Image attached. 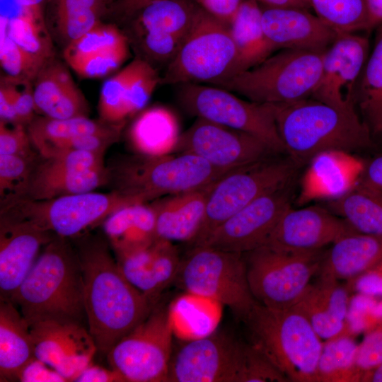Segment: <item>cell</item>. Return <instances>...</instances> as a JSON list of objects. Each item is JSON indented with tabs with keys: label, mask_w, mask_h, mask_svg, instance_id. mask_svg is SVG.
Here are the masks:
<instances>
[{
	"label": "cell",
	"mask_w": 382,
	"mask_h": 382,
	"mask_svg": "<svg viewBox=\"0 0 382 382\" xmlns=\"http://www.w3.org/2000/svg\"><path fill=\"white\" fill-rule=\"evenodd\" d=\"M76 250L83 273L87 328L98 352L106 356L150 314L158 301L127 280L103 239L81 241Z\"/></svg>",
	"instance_id": "cell-1"
},
{
	"label": "cell",
	"mask_w": 382,
	"mask_h": 382,
	"mask_svg": "<svg viewBox=\"0 0 382 382\" xmlns=\"http://www.w3.org/2000/svg\"><path fill=\"white\" fill-rule=\"evenodd\" d=\"M270 105L285 152L300 167L324 153L347 154L374 146L370 128L356 110L312 98Z\"/></svg>",
	"instance_id": "cell-2"
},
{
	"label": "cell",
	"mask_w": 382,
	"mask_h": 382,
	"mask_svg": "<svg viewBox=\"0 0 382 382\" xmlns=\"http://www.w3.org/2000/svg\"><path fill=\"white\" fill-rule=\"evenodd\" d=\"M66 239L56 236L45 245L12 299L29 326L57 321L87 327L82 270Z\"/></svg>",
	"instance_id": "cell-3"
},
{
	"label": "cell",
	"mask_w": 382,
	"mask_h": 382,
	"mask_svg": "<svg viewBox=\"0 0 382 382\" xmlns=\"http://www.w3.org/2000/svg\"><path fill=\"white\" fill-rule=\"evenodd\" d=\"M250 342L288 380L317 382L323 341L294 309L274 308L257 301L241 320Z\"/></svg>",
	"instance_id": "cell-4"
},
{
	"label": "cell",
	"mask_w": 382,
	"mask_h": 382,
	"mask_svg": "<svg viewBox=\"0 0 382 382\" xmlns=\"http://www.w3.org/2000/svg\"><path fill=\"white\" fill-rule=\"evenodd\" d=\"M229 171L218 168L191 154H137L117 163L108 170V175L114 191L137 203H146L204 187Z\"/></svg>",
	"instance_id": "cell-5"
},
{
	"label": "cell",
	"mask_w": 382,
	"mask_h": 382,
	"mask_svg": "<svg viewBox=\"0 0 382 382\" xmlns=\"http://www.w3.org/2000/svg\"><path fill=\"white\" fill-rule=\"evenodd\" d=\"M325 52L282 49L214 86L262 104H283L311 98L320 79Z\"/></svg>",
	"instance_id": "cell-6"
},
{
	"label": "cell",
	"mask_w": 382,
	"mask_h": 382,
	"mask_svg": "<svg viewBox=\"0 0 382 382\" xmlns=\"http://www.w3.org/2000/svg\"><path fill=\"white\" fill-rule=\"evenodd\" d=\"M174 282L191 294L224 304L240 320L257 302L249 286L244 255L239 253L191 247L181 258Z\"/></svg>",
	"instance_id": "cell-7"
},
{
	"label": "cell",
	"mask_w": 382,
	"mask_h": 382,
	"mask_svg": "<svg viewBox=\"0 0 382 382\" xmlns=\"http://www.w3.org/2000/svg\"><path fill=\"white\" fill-rule=\"evenodd\" d=\"M237 52L228 23L199 7L190 32L169 62L163 84L216 85L233 76Z\"/></svg>",
	"instance_id": "cell-8"
},
{
	"label": "cell",
	"mask_w": 382,
	"mask_h": 382,
	"mask_svg": "<svg viewBox=\"0 0 382 382\" xmlns=\"http://www.w3.org/2000/svg\"><path fill=\"white\" fill-rule=\"evenodd\" d=\"M300 167L277 154L230 170L212 186L205 216L191 247L202 245L223 222L260 196L296 178Z\"/></svg>",
	"instance_id": "cell-9"
},
{
	"label": "cell",
	"mask_w": 382,
	"mask_h": 382,
	"mask_svg": "<svg viewBox=\"0 0 382 382\" xmlns=\"http://www.w3.org/2000/svg\"><path fill=\"white\" fill-rule=\"evenodd\" d=\"M136 203L114 190L110 193L92 191L43 200L19 198L4 204L1 214L68 238L104 221L116 210Z\"/></svg>",
	"instance_id": "cell-10"
},
{
	"label": "cell",
	"mask_w": 382,
	"mask_h": 382,
	"mask_svg": "<svg viewBox=\"0 0 382 382\" xmlns=\"http://www.w3.org/2000/svg\"><path fill=\"white\" fill-rule=\"evenodd\" d=\"M324 251L296 252L262 246L243 253L250 291L258 303L289 308L318 274Z\"/></svg>",
	"instance_id": "cell-11"
},
{
	"label": "cell",
	"mask_w": 382,
	"mask_h": 382,
	"mask_svg": "<svg viewBox=\"0 0 382 382\" xmlns=\"http://www.w3.org/2000/svg\"><path fill=\"white\" fill-rule=\"evenodd\" d=\"M169 308L157 303L150 314L107 354L108 363L126 382H167L173 353Z\"/></svg>",
	"instance_id": "cell-12"
},
{
	"label": "cell",
	"mask_w": 382,
	"mask_h": 382,
	"mask_svg": "<svg viewBox=\"0 0 382 382\" xmlns=\"http://www.w3.org/2000/svg\"><path fill=\"white\" fill-rule=\"evenodd\" d=\"M178 99L189 113L250 134L279 154H286L270 104L243 99L222 87L202 83L179 85Z\"/></svg>",
	"instance_id": "cell-13"
},
{
	"label": "cell",
	"mask_w": 382,
	"mask_h": 382,
	"mask_svg": "<svg viewBox=\"0 0 382 382\" xmlns=\"http://www.w3.org/2000/svg\"><path fill=\"white\" fill-rule=\"evenodd\" d=\"M246 345L224 331L186 342L173 351L167 382H241Z\"/></svg>",
	"instance_id": "cell-14"
},
{
	"label": "cell",
	"mask_w": 382,
	"mask_h": 382,
	"mask_svg": "<svg viewBox=\"0 0 382 382\" xmlns=\"http://www.w3.org/2000/svg\"><path fill=\"white\" fill-rule=\"evenodd\" d=\"M174 152L197 156L227 170L283 154L250 134L201 117L181 133Z\"/></svg>",
	"instance_id": "cell-15"
},
{
	"label": "cell",
	"mask_w": 382,
	"mask_h": 382,
	"mask_svg": "<svg viewBox=\"0 0 382 382\" xmlns=\"http://www.w3.org/2000/svg\"><path fill=\"white\" fill-rule=\"evenodd\" d=\"M294 180L237 212L201 245L242 254L263 246L283 214L291 207Z\"/></svg>",
	"instance_id": "cell-16"
},
{
	"label": "cell",
	"mask_w": 382,
	"mask_h": 382,
	"mask_svg": "<svg viewBox=\"0 0 382 382\" xmlns=\"http://www.w3.org/2000/svg\"><path fill=\"white\" fill-rule=\"evenodd\" d=\"M369 50L366 37L339 34L325 52L320 79L311 98L338 108L356 110L357 86Z\"/></svg>",
	"instance_id": "cell-17"
},
{
	"label": "cell",
	"mask_w": 382,
	"mask_h": 382,
	"mask_svg": "<svg viewBox=\"0 0 382 382\" xmlns=\"http://www.w3.org/2000/svg\"><path fill=\"white\" fill-rule=\"evenodd\" d=\"M37 358L61 374L67 381H75L93 362L98 352L86 325L43 321L29 326Z\"/></svg>",
	"instance_id": "cell-18"
},
{
	"label": "cell",
	"mask_w": 382,
	"mask_h": 382,
	"mask_svg": "<svg viewBox=\"0 0 382 382\" xmlns=\"http://www.w3.org/2000/svg\"><path fill=\"white\" fill-rule=\"evenodd\" d=\"M354 232L345 219L326 207H291L283 214L263 246L288 251H316Z\"/></svg>",
	"instance_id": "cell-19"
},
{
	"label": "cell",
	"mask_w": 382,
	"mask_h": 382,
	"mask_svg": "<svg viewBox=\"0 0 382 382\" xmlns=\"http://www.w3.org/2000/svg\"><path fill=\"white\" fill-rule=\"evenodd\" d=\"M57 235L27 221L1 214L0 298L12 301L38 257Z\"/></svg>",
	"instance_id": "cell-20"
},
{
	"label": "cell",
	"mask_w": 382,
	"mask_h": 382,
	"mask_svg": "<svg viewBox=\"0 0 382 382\" xmlns=\"http://www.w3.org/2000/svg\"><path fill=\"white\" fill-rule=\"evenodd\" d=\"M263 30L274 50H326L338 33L308 10L299 8H262Z\"/></svg>",
	"instance_id": "cell-21"
},
{
	"label": "cell",
	"mask_w": 382,
	"mask_h": 382,
	"mask_svg": "<svg viewBox=\"0 0 382 382\" xmlns=\"http://www.w3.org/2000/svg\"><path fill=\"white\" fill-rule=\"evenodd\" d=\"M127 280L152 300L174 282L181 257L173 242L157 238L151 245L115 255Z\"/></svg>",
	"instance_id": "cell-22"
},
{
	"label": "cell",
	"mask_w": 382,
	"mask_h": 382,
	"mask_svg": "<svg viewBox=\"0 0 382 382\" xmlns=\"http://www.w3.org/2000/svg\"><path fill=\"white\" fill-rule=\"evenodd\" d=\"M349 292L339 281L319 278L291 307L301 313L324 342L347 333Z\"/></svg>",
	"instance_id": "cell-23"
},
{
	"label": "cell",
	"mask_w": 382,
	"mask_h": 382,
	"mask_svg": "<svg viewBox=\"0 0 382 382\" xmlns=\"http://www.w3.org/2000/svg\"><path fill=\"white\" fill-rule=\"evenodd\" d=\"M214 183L154 200L151 205L156 216V237L190 244L203 223L208 195Z\"/></svg>",
	"instance_id": "cell-24"
},
{
	"label": "cell",
	"mask_w": 382,
	"mask_h": 382,
	"mask_svg": "<svg viewBox=\"0 0 382 382\" xmlns=\"http://www.w3.org/2000/svg\"><path fill=\"white\" fill-rule=\"evenodd\" d=\"M35 80V109L44 116L55 119L87 117L86 100L62 64L51 59Z\"/></svg>",
	"instance_id": "cell-25"
},
{
	"label": "cell",
	"mask_w": 382,
	"mask_h": 382,
	"mask_svg": "<svg viewBox=\"0 0 382 382\" xmlns=\"http://www.w3.org/2000/svg\"><path fill=\"white\" fill-rule=\"evenodd\" d=\"M382 262V236L354 232L324 251L319 278L352 280Z\"/></svg>",
	"instance_id": "cell-26"
},
{
	"label": "cell",
	"mask_w": 382,
	"mask_h": 382,
	"mask_svg": "<svg viewBox=\"0 0 382 382\" xmlns=\"http://www.w3.org/2000/svg\"><path fill=\"white\" fill-rule=\"evenodd\" d=\"M35 357L29 325L9 299L0 298V381H14Z\"/></svg>",
	"instance_id": "cell-27"
},
{
	"label": "cell",
	"mask_w": 382,
	"mask_h": 382,
	"mask_svg": "<svg viewBox=\"0 0 382 382\" xmlns=\"http://www.w3.org/2000/svg\"><path fill=\"white\" fill-rule=\"evenodd\" d=\"M228 27L237 52L234 75L256 66L275 51L263 30L262 8L255 0H243Z\"/></svg>",
	"instance_id": "cell-28"
},
{
	"label": "cell",
	"mask_w": 382,
	"mask_h": 382,
	"mask_svg": "<svg viewBox=\"0 0 382 382\" xmlns=\"http://www.w3.org/2000/svg\"><path fill=\"white\" fill-rule=\"evenodd\" d=\"M103 230L115 255L148 246L158 238L155 213L146 203L116 210L103 221Z\"/></svg>",
	"instance_id": "cell-29"
},
{
	"label": "cell",
	"mask_w": 382,
	"mask_h": 382,
	"mask_svg": "<svg viewBox=\"0 0 382 382\" xmlns=\"http://www.w3.org/2000/svg\"><path fill=\"white\" fill-rule=\"evenodd\" d=\"M175 114L163 106L142 111L129 132L131 146L138 154L163 156L174 152L180 136Z\"/></svg>",
	"instance_id": "cell-30"
},
{
	"label": "cell",
	"mask_w": 382,
	"mask_h": 382,
	"mask_svg": "<svg viewBox=\"0 0 382 382\" xmlns=\"http://www.w3.org/2000/svg\"><path fill=\"white\" fill-rule=\"evenodd\" d=\"M326 208L357 232L382 236V191L356 183Z\"/></svg>",
	"instance_id": "cell-31"
},
{
	"label": "cell",
	"mask_w": 382,
	"mask_h": 382,
	"mask_svg": "<svg viewBox=\"0 0 382 382\" xmlns=\"http://www.w3.org/2000/svg\"><path fill=\"white\" fill-rule=\"evenodd\" d=\"M108 180L106 168L72 172L50 170L38 166L33 171L24 197L43 200L92 192Z\"/></svg>",
	"instance_id": "cell-32"
},
{
	"label": "cell",
	"mask_w": 382,
	"mask_h": 382,
	"mask_svg": "<svg viewBox=\"0 0 382 382\" xmlns=\"http://www.w3.org/2000/svg\"><path fill=\"white\" fill-rule=\"evenodd\" d=\"M199 7L190 0H152L141 10L139 21L144 32H156L184 41Z\"/></svg>",
	"instance_id": "cell-33"
},
{
	"label": "cell",
	"mask_w": 382,
	"mask_h": 382,
	"mask_svg": "<svg viewBox=\"0 0 382 382\" xmlns=\"http://www.w3.org/2000/svg\"><path fill=\"white\" fill-rule=\"evenodd\" d=\"M125 123L112 125L88 117L55 119L34 117L28 124V133L37 150L54 143L86 134H107L121 132Z\"/></svg>",
	"instance_id": "cell-34"
},
{
	"label": "cell",
	"mask_w": 382,
	"mask_h": 382,
	"mask_svg": "<svg viewBox=\"0 0 382 382\" xmlns=\"http://www.w3.org/2000/svg\"><path fill=\"white\" fill-rule=\"evenodd\" d=\"M369 127L379 132L382 122V24L360 77L356 95Z\"/></svg>",
	"instance_id": "cell-35"
},
{
	"label": "cell",
	"mask_w": 382,
	"mask_h": 382,
	"mask_svg": "<svg viewBox=\"0 0 382 382\" xmlns=\"http://www.w3.org/2000/svg\"><path fill=\"white\" fill-rule=\"evenodd\" d=\"M357 347L347 333L324 341L317 366V382L361 381L355 366Z\"/></svg>",
	"instance_id": "cell-36"
},
{
	"label": "cell",
	"mask_w": 382,
	"mask_h": 382,
	"mask_svg": "<svg viewBox=\"0 0 382 382\" xmlns=\"http://www.w3.org/2000/svg\"><path fill=\"white\" fill-rule=\"evenodd\" d=\"M310 8L338 34L369 30L366 0H308Z\"/></svg>",
	"instance_id": "cell-37"
},
{
	"label": "cell",
	"mask_w": 382,
	"mask_h": 382,
	"mask_svg": "<svg viewBox=\"0 0 382 382\" xmlns=\"http://www.w3.org/2000/svg\"><path fill=\"white\" fill-rule=\"evenodd\" d=\"M21 8L18 15L6 17L8 35L27 52L44 60H50L52 46L42 22L41 10Z\"/></svg>",
	"instance_id": "cell-38"
},
{
	"label": "cell",
	"mask_w": 382,
	"mask_h": 382,
	"mask_svg": "<svg viewBox=\"0 0 382 382\" xmlns=\"http://www.w3.org/2000/svg\"><path fill=\"white\" fill-rule=\"evenodd\" d=\"M106 0H56V24L68 44L77 40L100 22Z\"/></svg>",
	"instance_id": "cell-39"
},
{
	"label": "cell",
	"mask_w": 382,
	"mask_h": 382,
	"mask_svg": "<svg viewBox=\"0 0 382 382\" xmlns=\"http://www.w3.org/2000/svg\"><path fill=\"white\" fill-rule=\"evenodd\" d=\"M139 60H133L103 83L98 101V112L101 121L118 125L125 123L129 117L126 106L127 91Z\"/></svg>",
	"instance_id": "cell-40"
},
{
	"label": "cell",
	"mask_w": 382,
	"mask_h": 382,
	"mask_svg": "<svg viewBox=\"0 0 382 382\" xmlns=\"http://www.w3.org/2000/svg\"><path fill=\"white\" fill-rule=\"evenodd\" d=\"M5 15H1L0 62L8 76L32 81L48 62L27 52L7 34Z\"/></svg>",
	"instance_id": "cell-41"
},
{
	"label": "cell",
	"mask_w": 382,
	"mask_h": 382,
	"mask_svg": "<svg viewBox=\"0 0 382 382\" xmlns=\"http://www.w3.org/2000/svg\"><path fill=\"white\" fill-rule=\"evenodd\" d=\"M128 44L115 25L99 23L76 40L69 42L64 56L67 63Z\"/></svg>",
	"instance_id": "cell-42"
},
{
	"label": "cell",
	"mask_w": 382,
	"mask_h": 382,
	"mask_svg": "<svg viewBox=\"0 0 382 382\" xmlns=\"http://www.w3.org/2000/svg\"><path fill=\"white\" fill-rule=\"evenodd\" d=\"M35 158L0 155V195L3 204L24 197L33 171Z\"/></svg>",
	"instance_id": "cell-43"
},
{
	"label": "cell",
	"mask_w": 382,
	"mask_h": 382,
	"mask_svg": "<svg viewBox=\"0 0 382 382\" xmlns=\"http://www.w3.org/2000/svg\"><path fill=\"white\" fill-rule=\"evenodd\" d=\"M161 77L148 62L139 59L127 91L126 106L129 117L141 111L149 102Z\"/></svg>",
	"instance_id": "cell-44"
},
{
	"label": "cell",
	"mask_w": 382,
	"mask_h": 382,
	"mask_svg": "<svg viewBox=\"0 0 382 382\" xmlns=\"http://www.w3.org/2000/svg\"><path fill=\"white\" fill-rule=\"evenodd\" d=\"M129 54L128 44L97 53L68 64L81 77L96 79L105 76L117 69Z\"/></svg>",
	"instance_id": "cell-45"
},
{
	"label": "cell",
	"mask_w": 382,
	"mask_h": 382,
	"mask_svg": "<svg viewBox=\"0 0 382 382\" xmlns=\"http://www.w3.org/2000/svg\"><path fill=\"white\" fill-rule=\"evenodd\" d=\"M104 154L85 151H69L45 158L39 166L45 169L57 171L80 172L102 170Z\"/></svg>",
	"instance_id": "cell-46"
},
{
	"label": "cell",
	"mask_w": 382,
	"mask_h": 382,
	"mask_svg": "<svg viewBox=\"0 0 382 382\" xmlns=\"http://www.w3.org/2000/svg\"><path fill=\"white\" fill-rule=\"evenodd\" d=\"M120 133L80 135L47 145L39 149L38 151L45 158L69 151L104 154L108 147L117 141Z\"/></svg>",
	"instance_id": "cell-47"
},
{
	"label": "cell",
	"mask_w": 382,
	"mask_h": 382,
	"mask_svg": "<svg viewBox=\"0 0 382 382\" xmlns=\"http://www.w3.org/2000/svg\"><path fill=\"white\" fill-rule=\"evenodd\" d=\"M382 364V323L372 329L358 345L355 366L363 376Z\"/></svg>",
	"instance_id": "cell-48"
},
{
	"label": "cell",
	"mask_w": 382,
	"mask_h": 382,
	"mask_svg": "<svg viewBox=\"0 0 382 382\" xmlns=\"http://www.w3.org/2000/svg\"><path fill=\"white\" fill-rule=\"evenodd\" d=\"M31 144L24 125L0 120V155L35 158Z\"/></svg>",
	"instance_id": "cell-49"
},
{
	"label": "cell",
	"mask_w": 382,
	"mask_h": 382,
	"mask_svg": "<svg viewBox=\"0 0 382 382\" xmlns=\"http://www.w3.org/2000/svg\"><path fill=\"white\" fill-rule=\"evenodd\" d=\"M6 76L13 88L18 123L28 125L33 120V113L36 110L31 81Z\"/></svg>",
	"instance_id": "cell-50"
},
{
	"label": "cell",
	"mask_w": 382,
	"mask_h": 382,
	"mask_svg": "<svg viewBox=\"0 0 382 382\" xmlns=\"http://www.w3.org/2000/svg\"><path fill=\"white\" fill-rule=\"evenodd\" d=\"M183 42V40L170 35L144 32V45L147 52L168 64L177 54Z\"/></svg>",
	"instance_id": "cell-51"
},
{
	"label": "cell",
	"mask_w": 382,
	"mask_h": 382,
	"mask_svg": "<svg viewBox=\"0 0 382 382\" xmlns=\"http://www.w3.org/2000/svg\"><path fill=\"white\" fill-rule=\"evenodd\" d=\"M17 381L21 382H68L57 370L36 357L19 372Z\"/></svg>",
	"instance_id": "cell-52"
},
{
	"label": "cell",
	"mask_w": 382,
	"mask_h": 382,
	"mask_svg": "<svg viewBox=\"0 0 382 382\" xmlns=\"http://www.w3.org/2000/svg\"><path fill=\"white\" fill-rule=\"evenodd\" d=\"M349 282L352 288L361 294L382 295V262Z\"/></svg>",
	"instance_id": "cell-53"
},
{
	"label": "cell",
	"mask_w": 382,
	"mask_h": 382,
	"mask_svg": "<svg viewBox=\"0 0 382 382\" xmlns=\"http://www.w3.org/2000/svg\"><path fill=\"white\" fill-rule=\"evenodd\" d=\"M214 17L228 23L243 0H190Z\"/></svg>",
	"instance_id": "cell-54"
},
{
	"label": "cell",
	"mask_w": 382,
	"mask_h": 382,
	"mask_svg": "<svg viewBox=\"0 0 382 382\" xmlns=\"http://www.w3.org/2000/svg\"><path fill=\"white\" fill-rule=\"evenodd\" d=\"M357 182L382 191V155L363 163Z\"/></svg>",
	"instance_id": "cell-55"
},
{
	"label": "cell",
	"mask_w": 382,
	"mask_h": 382,
	"mask_svg": "<svg viewBox=\"0 0 382 382\" xmlns=\"http://www.w3.org/2000/svg\"><path fill=\"white\" fill-rule=\"evenodd\" d=\"M0 117L1 120L19 124L15 108L13 88L7 76L1 78Z\"/></svg>",
	"instance_id": "cell-56"
},
{
	"label": "cell",
	"mask_w": 382,
	"mask_h": 382,
	"mask_svg": "<svg viewBox=\"0 0 382 382\" xmlns=\"http://www.w3.org/2000/svg\"><path fill=\"white\" fill-rule=\"evenodd\" d=\"M76 382H126L124 377L115 369L89 364L76 378Z\"/></svg>",
	"instance_id": "cell-57"
},
{
	"label": "cell",
	"mask_w": 382,
	"mask_h": 382,
	"mask_svg": "<svg viewBox=\"0 0 382 382\" xmlns=\"http://www.w3.org/2000/svg\"><path fill=\"white\" fill-rule=\"evenodd\" d=\"M264 7L274 8H299L308 10L310 5L308 0H255Z\"/></svg>",
	"instance_id": "cell-58"
},
{
	"label": "cell",
	"mask_w": 382,
	"mask_h": 382,
	"mask_svg": "<svg viewBox=\"0 0 382 382\" xmlns=\"http://www.w3.org/2000/svg\"><path fill=\"white\" fill-rule=\"evenodd\" d=\"M369 30L382 24V0H366Z\"/></svg>",
	"instance_id": "cell-59"
},
{
	"label": "cell",
	"mask_w": 382,
	"mask_h": 382,
	"mask_svg": "<svg viewBox=\"0 0 382 382\" xmlns=\"http://www.w3.org/2000/svg\"><path fill=\"white\" fill-rule=\"evenodd\" d=\"M152 0H123L124 8L127 12H134L140 10Z\"/></svg>",
	"instance_id": "cell-60"
},
{
	"label": "cell",
	"mask_w": 382,
	"mask_h": 382,
	"mask_svg": "<svg viewBox=\"0 0 382 382\" xmlns=\"http://www.w3.org/2000/svg\"><path fill=\"white\" fill-rule=\"evenodd\" d=\"M361 381L382 382V364L366 373L363 376Z\"/></svg>",
	"instance_id": "cell-61"
},
{
	"label": "cell",
	"mask_w": 382,
	"mask_h": 382,
	"mask_svg": "<svg viewBox=\"0 0 382 382\" xmlns=\"http://www.w3.org/2000/svg\"><path fill=\"white\" fill-rule=\"evenodd\" d=\"M46 0H13V1L22 8L30 9H40L41 4Z\"/></svg>",
	"instance_id": "cell-62"
},
{
	"label": "cell",
	"mask_w": 382,
	"mask_h": 382,
	"mask_svg": "<svg viewBox=\"0 0 382 382\" xmlns=\"http://www.w3.org/2000/svg\"><path fill=\"white\" fill-rule=\"evenodd\" d=\"M379 132H382V122H381V127H380V129H379Z\"/></svg>",
	"instance_id": "cell-63"
}]
</instances>
